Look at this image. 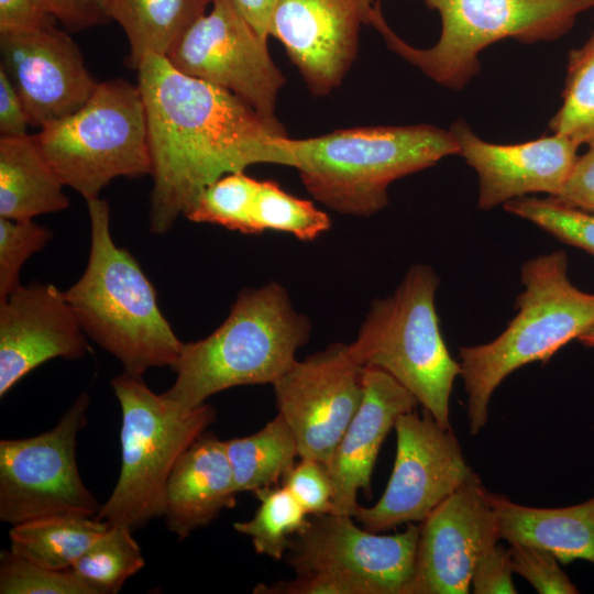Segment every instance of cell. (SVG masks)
<instances>
[{"instance_id": "17", "label": "cell", "mask_w": 594, "mask_h": 594, "mask_svg": "<svg viewBox=\"0 0 594 594\" xmlns=\"http://www.w3.org/2000/svg\"><path fill=\"white\" fill-rule=\"evenodd\" d=\"M374 0H282L270 36L284 45L307 87L324 96L345 77L358 52L362 24H370Z\"/></svg>"}, {"instance_id": "12", "label": "cell", "mask_w": 594, "mask_h": 594, "mask_svg": "<svg viewBox=\"0 0 594 594\" xmlns=\"http://www.w3.org/2000/svg\"><path fill=\"white\" fill-rule=\"evenodd\" d=\"M179 72L227 89L268 121H277V95L285 79L261 37L231 0H213L170 50Z\"/></svg>"}, {"instance_id": "19", "label": "cell", "mask_w": 594, "mask_h": 594, "mask_svg": "<svg viewBox=\"0 0 594 594\" xmlns=\"http://www.w3.org/2000/svg\"><path fill=\"white\" fill-rule=\"evenodd\" d=\"M459 153L479 176V208L490 210L527 194L557 197L579 158L580 144L552 133L517 144L479 138L463 120L450 128Z\"/></svg>"}, {"instance_id": "36", "label": "cell", "mask_w": 594, "mask_h": 594, "mask_svg": "<svg viewBox=\"0 0 594 594\" xmlns=\"http://www.w3.org/2000/svg\"><path fill=\"white\" fill-rule=\"evenodd\" d=\"M514 572L525 578L540 594H574L579 591L561 570L558 559L547 550L510 544Z\"/></svg>"}, {"instance_id": "24", "label": "cell", "mask_w": 594, "mask_h": 594, "mask_svg": "<svg viewBox=\"0 0 594 594\" xmlns=\"http://www.w3.org/2000/svg\"><path fill=\"white\" fill-rule=\"evenodd\" d=\"M213 0H109L108 16L127 35V63L138 68L148 54L167 56Z\"/></svg>"}, {"instance_id": "27", "label": "cell", "mask_w": 594, "mask_h": 594, "mask_svg": "<svg viewBox=\"0 0 594 594\" xmlns=\"http://www.w3.org/2000/svg\"><path fill=\"white\" fill-rule=\"evenodd\" d=\"M254 495L260 502L254 516L234 522L233 528L251 538L256 553L280 560L293 537L307 525L309 515L282 484L257 490Z\"/></svg>"}, {"instance_id": "11", "label": "cell", "mask_w": 594, "mask_h": 594, "mask_svg": "<svg viewBox=\"0 0 594 594\" xmlns=\"http://www.w3.org/2000/svg\"><path fill=\"white\" fill-rule=\"evenodd\" d=\"M394 428L396 457L387 486L374 506H359L353 516L372 532L421 522L474 473L451 428L428 413L403 414Z\"/></svg>"}, {"instance_id": "23", "label": "cell", "mask_w": 594, "mask_h": 594, "mask_svg": "<svg viewBox=\"0 0 594 594\" xmlns=\"http://www.w3.org/2000/svg\"><path fill=\"white\" fill-rule=\"evenodd\" d=\"M64 186L34 135L0 136V218L32 220L65 210Z\"/></svg>"}, {"instance_id": "37", "label": "cell", "mask_w": 594, "mask_h": 594, "mask_svg": "<svg viewBox=\"0 0 594 594\" xmlns=\"http://www.w3.org/2000/svg\"><path fill=\"white\" fill-rule=\"evenodd\" d=\"M510 550L497 543L477 560L471 584L475 594L517 593L513 580Z\"/></svg>"}, {"instance_id": "13", "label": "cell", "mask_w": 594, "mask_h": 594, "mask_svg": "<svg viewBox=\"0 0 594 594\" xmlns=\"http://www.w3.org/2000/svg\"><path fill=\"white\" fill-rule=\"evenodd\" d=\"M419 527L377 535L358 527L353 517L314 515L285 554L297 575L329 574L351 580L365 594H404L416 560Z\"/></svg>"}, {"instance_id": "33", "label": "cell", "mask_w": 594, "mask_h": 594, "mask_svg": "<svg viewBox=\"0 0 594 594\" xmlns=\"http://www.w3.org/2000/svg\"><path fill=\"white\" fill-rule=\"evenodd\" d=\"M1 594H95L72 570H52L11 550L0 554Z\"/></svg>"}, {"instance_id": "40", "label": "cell", "mask_w": 594, "mask_h": 594, "mask_svg": "<svg viewBox=\"0 0 594 594\" xmlns=\"http://www.w3.org/2000/svg\"><path fill=\"white\" fill-rule=\"evenodd\" d=\"M55 19L66 29L78 31L109 20V0H44Z\"/></svg>"}, {"instance_id": "42", "label": "cell", "mask_w": 594, "mask_h": 594, "mask_svg": "<svg viewBox=\"0 0 594 594\" xmlns=\"http://www.w3.org/2000/svg\"><path fill=\"white\" fill-rule=\"evenodd\" d=\"M231 1L255 32L267 41L270 37L268 31L273 13L282 0Z\"/></svg>"}, {"instance_id": "34", "label": "cell", "mask_w": 594, "mask_h": 594, "mask_svg": "<svg viewBox=\"0 0 594 594\" xmlns=\"http://www.w3.org/2000/svg\"><path fill=\"white\" fill-rule=\"evenodd\" d=\"M52 233L32 220L0 218V301L4 300L20 284L24 263L42 250Z\"/></svg>"}, {"instance_id": "8", "label": "cell", "mask_w": 594, "mask_h": 594, "mask_svg": "<svg viewBox=\"0 0 594 594\" xmlns=\"http://www.w3.org/2000/svg\"><path fill=\"white\" fill-rule=\"evenodd\" d=\"M441 19V33L429 48L403 41L386 23L378 3L371 24L386 44L439 85L461 89L480 69V53L514 38L521 43L556 41L594 0H425Z\"/></svg>"}, {"instance_id": "7", "label": "cell", "mask_w": 594, "mask_h": 594, "mask_svg": "<svg viewBox=\"0 0 594 594\" xmlns=\"http://www.w3.org/2000/svg\"><path fill=\"white\" fill-rule=\"evenodd\" d=\"M142 376L123 371L110 382L122 413L121 469L96 516L131 529L163 516L167 482L176 462L216 420L211 405L184 408L151 391Z\"/></svg>"}, {"instance_id": "21", "label": "cell", "mask_w": 594, "mask_h": 594, "mask_svg": "<svg viewBox=\"0 0 594 594\" xmlns=\"http://www.w3.org/2000/svg\"><path fill=\"white\" fill-rule=\"evenodd\" d=\"M238 494L226 441L202 435L169 475L163 513L166 526L182 540L234 507Z\"/></svg>"}, {"instance_id": "28", "label": "cell", "mask_w": 594, "mask_h": 594, "mask_svg": "<svg viewBox=\"0 0 594 594\" xmlns=\"http://www.w3.org/2000/svg\"><path fill=\"white\" fill-rule=\"evenodd\" d=\"M145 565L141 548L124 525H110L72 570L95 594H116Z\"/></svg>"}, {"instance_id": "10", "label": "cell", "mask_w": 594, "mask_h": 594, "mask_svg": "<svg viewBox=\"0 0 594 594\" xmlns=\"http://www.w3.org/2000/svg\"><path fill=\"white\" fill-rule=\"evenodd\" d=\"M80 394L52 429L0 441V519L16 525L52 515L96 517L102 504L82 482L76 444L87 424Z\"/></svg>"}, {"instance_id": "15", "label": "cell", "mask_w": 594, "mask_h": 594, "mask_svg": "<svg viewBox=\"0 0 594 594\" xmlns=\"http://www.w3.org/2000/svg\"><path fill=\"white\" fill-rule=\"evenodd\" d=\"M501 539L488 491L473 473L419 527L404 594H466L479 558Z\"/></svg>"}, {"instance_id": "9", "label": "cell", "mask_w": 594, "mask_h": 594, "mask_svg": "<svg viewBox=\"0 0 594 594\" xmlns=\"http://www.w3.org/2000/svg\"><path fill=\"white\" fill-rule=\"evenodd\" d=\"M34 138L63 184L86 201L99 198L117 177L151 175L142 94L124 79L98 82L78 111L41 128Z\"/></svg>"}, {"instance_id": "18", "label": "cell", "mask_w": 594, "mask_h": 594, "mask_svg": "<svg viewBox=\"0 0 594 594\" xmlns=\"http://www.w3.org/2000/svg\"><path fill=\"white\" fill-rule=\"evenodd\" d=\"M85 334L64 292L53 284L18 287L0 301V396L46 361L82 359Z\"/></svg>"}, {"instance_id": "41", "label": "cell", "mask_w": 594, "mask_h": 594, "mask_svg": "<svg viewBox=\"0 0 594 594\" xmlns=\"http://www.w3.org/2000/svg\"><path fill=\"white\" fill-rule=\"evenodd\" d=\"M30 124L22 100L6 72L0 67V133L1 136L26 134Z\"/></svg>"}, {"instance_id": "20", "label": "cell", "mask_w": 594, "mask_h": 594, "mask_svg": "<svg viewBox=\"0 0 594 594\" xmlns=\"http://www.w3.org/2000/svg\"><path fill=\"white\" fill-rule=\"evenodd\" d=\"M363 398L341 440L324 464L333 487L334 514L354 516L360 490L371 493L380 449L403 414L414 411L416 397L388 373L363 367Z\"/></svg>"}, {"instance_id": "25", "label": "cell", "mask_w": 594, "mask_h": 594, "mask_svg": "<svg viewBox=\"0 0 594 594\" xmlns=\"http://www.w3.org/2000/svg\"><path fill=\"white\" fill-rule=\"evenodd\" d=\"M110 524L97 517L52 515L13 525L10 550L52 570H69Z\"/></svg>"}, {"instance_id": "29", "label": "cell", "mask_w": 594, "mask_h": 594, "mask_svg": "<svg viewBox=\"0 0 594 594\" xmlns=\"http://www.w3.org/2000/svg\"><path fill=\"white\" fill-rule=\"evenodd\" d=\"M550 129L580 145L594 146V33L569 54L562 105Z\"/></svg>"}, {"instance_id": "16", "label": "cell", "mask_w": 594, "mask_h": 594, "mask_svg": "<svg viewBox=\"0 0 594 594\" xmlns=\"http://www.w3.org/2000/svg\"><path fill=\"white\" fill-rule=\"evenodd\" d=\"M0 53L30 124L40 129L78 111L98 85L77 44L55 24L0 33Z\"/></svg>"}, {"instance_id": "4", "label": "cell", "mask_w": 594, "mask_h": 594, "mask_svg": "<svg viewBox=\"0 0 594 594\" xmlns=\"http://www.w3.org/2000/svg\"><path fill=\"white\" fill-rule=\"evenodd\" d=\"M90 251L81 277L65 293L84 332L118 359L123 371L143 375L173 366L183 342L161 312L155 288L138 261L111 235L106 200L87 201Z\"/></svg>"}, {"instance_id": "1", "label": "cell", "mask_w": 594, "mask_h": 594, "mask_svg": "<svg viewBox=\"0 0 594 594\" xmlns=\"http://www.w3.org/2000/svg\"><path fill=\"white\" fill-rule=\"evenodd\" d=\"M136 72L152 161L153 233H166L224 175L255 164L292 167L280 123L231 91L179 72L166 56L146 55Z\"/></svg>"}, {"instance_id": "22", "label": "cell", "mask_w": 594, "mask_h": 594, "mask_svg": "<svg viewBox=\"0 0 594 594\" xmlns=\"http://www.w3.org/2000/svg\"><path fill=\"white\" fill-rule=\"evenodd\" d=\"M502 539L537 547L566 564L582 559L594 563V496L574 506L537 508L516 504L488 492Z\"/></svg>"}, {"instance_id": "5", "label": "cell", "mask_w": 594, "mask_h": 594, "mask_svg": "<svg viewBox=\"0 0 594 594\" xmlns=\"http://www.w3.org/2000/svg\"><path fill=\"white\" fill-rule=\"evenodd\" d=\"M520 280L518 311L507 328L488 343L460 349L473 435L486 425L490 399L506 376L522 365L548 361L594 322V294L570 282L563 251L525 262Z\"/></svg>"}, {"instance_id": "26", "label": "cell", "mask_w": 594, "mask_h": 594, "mask_svg": "<svg viewBox=\"0 0 594 594\" xmlns=\"http://www.w3.org/2000/svg\"><path fill=\"white\" fill-rule=\"evenodd\" d=\"M238 493L276 486L299 458L296 438L277 414L257 432L226 441Z\"/></svg>"}, {"instance_id": "35", "label": "cell", "mask_w": 594, "mask_h": 594, "mask_svg": "<svg viewBox=\"0 0 594 594\" xmlns=\"http://www.w3.org/2000/svg\"><path fill=\"white\" fill-rule=\"evenodd\" d=\"M308 515L334 514L333 487L324 463L300 459L282 483Z\"/></svg>"}, {"instance_id": "31", "label": "cell", "mask_w": 594, "mask_h": 594, "mask_svg": "<svg viewBox=\"0 0 594 594\" xmlns=\"http://www.w3.org/2000/svg\"><path fill=\"white\" fill-rule=\"evenodd\" d=\"M254 218L260 233L265 230L311 241L331 227L329 216L311 201L295 197L272 180H260Z\"/></svg>"}, {"instance_id": "38", "label": "cell", "mask_w": 594, "mask_h": 594, "mask_svg": "<svg viewBox=\"0 0 594 594\" xmlns=\"http://www.w3.org/2000/svg\"><path fill=\"white\" fill-rule=\"evenodd\" d=\"M56 21L44 0H0V33L50 26Z\"/></svg>"}, {"instance_id": "39", "label": "cell", "mask_w": 594, "mask_h": 594, "mask_svg": "<svg viewBox=\"0 0 594 594\" xmlns=\"http://www.w3.org/2000/svg\"><path fill=\"white\" fill-rule=\"evenodd\" d=\"M560 202L594 213V146L579 156L573 170L557 197Z\"/></svg>"}, {"instance_id": "2", "label": "cell", "mask_w": 594, "mask_h": 594, "mask_svg": "<svg viewBox=\"0 0 594 594\" xmlns=\"http://www.w3.org/2000/svg\"><path fill=\"white\" fill-rule=\"evenodd\" d=\"M306 190L333 211L370 217L388 204V186L459 153L451 130L429 124L359 127L283 139Z\"/></svg>"}, {"instance_id": "43", "label": "cell", "mask_w": 594, "mask_h": 594, "mask_svg": "<svg viewBox=\"0 0 594 594\" xmlns=\"http://www.w3.org/2000/svg\"><path fill=\"white\" fill-rule=\"evenodd\" d=\"M586 346L594 348V322L578 338Z\"/></svg>"}, {"instance_id": "32", "label": "cell", "mask_w": 594, "mask_h": 594, "mask_svg": "<svg viewBox=\"0 0 594 594\" xmlns=\"http://www.w3.org/2000/svg\"><path fill=\"white\" fill-rule=\"evenodd\" d=\"M503 206L508 212L532 222L558 240L594 256V213L570 207L552 197H521Z\"/></svg>"}, {"instance_id": "30", "label": "cell", "mask_w": 594, "mask_h": 594, "mask_svg": "<svg viewBox=\"0 0 594 594\" xmlns=\"http://www.w3.org/2000/svg\"><path fill=\"white\" fill-rule=\"evenodd\" d=\"M258 185L260 180L243 172L224 175L200 193L185 217L194 222L257 234L254 209Z\"/></svg>"}, {"instance_id": "14", "label": "cell", "mask_w": 594, "mask_h": 594, "mask_svg": "<svg viewBox=\"0 0 594 594\" xmlns=\"http://www.w3.org/2000/svg\"><path fill=\"white\" fill-rule=\"evenodd\" d=\"M362 371L349 344L333 343L296 360L272 384L278 414L296 438L300 459L328 462L361 405Z\"/></svg>"}, {"instance_id": "6", "label": "cell", "mask_w": 594, "mask_h": 594, "mask_svg": "<svg viewBox=\"0 0 594 594\" xmlns=\"http://www.w3.org/2000/svg\"><path fill=\"white\" fill-rule=\"evenodd\" d=\"M438 286L429 265H413L392 295L372 302L349 349L362 367L392 375L440 426L451 428L450 396L461 367L441 334Z\"/></svg>"}, {"instance_id": "3", "label": "cell", "mask_w": 594, "mask_h": 594, "mask_svg": "<svg viewBox=\"0 0 594 594\" xmlns=\"http://www.w3.org/2000/svg\"><path fill=\"white\" fill-rule=\"evenodd\" d=\"M310 329L280 284L244 288L218 329L183 344L172 366L176 380L163 394L191 409L231 387L273 384L296 361Z\"/></svg>"}]
</instances>
